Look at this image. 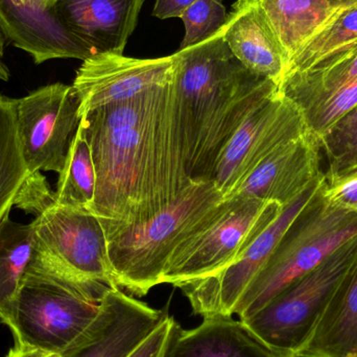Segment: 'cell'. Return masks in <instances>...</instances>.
Instances as JSON below:
<instances>
[{
  "instance_id": "35",
  "label": "cell",
  "mask_w": 357,
  "mask_h": 357,
  "mask_svg": "<svg viewBox=\"0 0 357 357\" xmlns=\"http://www.w3.org/2000/svg\"><path fill=\"white\" fill-rule=\"evenodd\" d=\"M333 1L340 8H346V10L357 6V0H333Z\"/></svg>"
},
{
  "instance_id": "20",
  "label": "cell",
  "mask_w": 357,
  "mask_h": 357,
  "mask_svg": "<svg viewBox=\"0 0 357 357\" xmlns=\"http://www.w3.org/2000/svg\"><path fill=\"white\" fill-rule=\"evenodd\" d=\"M298 357H357V264L331 298Z\"/></svg>"
},
{
  "instance_id": "24",
  "label": "cell",
  "mask_w": 357,
  "mask_h": 357,
  "mask_svg": "<svg viewBox=\"0 0 357 357\" xmlns=\"http://www.w3.org/2000/svg\"><path fill=\"white\" fill-rule=\"evenodd\" d=\"M356 45L357 6L342 12L289 61L282 82L287 77L310 71L321 63L343 54Z\"/></svg>"
},
{
  "instance_id": "28",
  "label": "cell",
  "mask_w": 357,
  "mask_h": 357,
  "mask_svg": "<svg viewBox=\"0 0 357 357\" xmlns=\"http://www.w3.org/2000/svg\"><path fill=\"white\" fill-rule=\"evenodd\" d=\"M319 199L357 215V160L323 174Z\"/></svg>"
},
{
  "instance_id": "3",
  "label": "cell",
  "mask_w": 357,
  "mask_h": 357,
  "mask_svg": "<svg viewBox=\"0 0 357 357\" xmlns=\"http://www.w3.org/2000/svg\"><path fill=\"white\" fill-rule=\"evenodd\" d=\"M109 289L31 260L3 324L15 344L64 354L91 326Z\"/></svg>"
},
{
  "instance_id": "11",
  "label": "cell",
  "mask_w": 357,
  "mask_h": 357,
  "mask_svg": "<svg viewBox=\"0 0 357 357\" xmlns=\"http://www.w3.org/2000/svg\"><path fill=\"white\" fill-rule=\"evenodd\" d=\"M320 181L283 208L278 218L257 237L238 261L215 276L181 287L195 314L203 318L234 314L239 300L264 270L285 235L318 201Z\"/></svg>"
},
{
  "instance_id": "2",
  "label": "cell",
  "mask_w": 357,
  "mask_h": 357,
  "mask_svg": "<svg viewBox=\"0 0 357 357\" xmlns=\"http://www.w3.org/2000/svg\"><path fill=\"white\" fill-rule=\"evenodd\" d=\"M175 56L176 102L187 173L211 182L220 153L257 105L278 90L248 70L218 31Z\"/></svg>"
},
{
  "instance_id": "7",
  "label": "cell",
  "mask_w": 357,
  "mask_h": 357,
  "mask_svg": "<svg viewBox=\"0 0 357 357\" xmlns=\"http://www.w3.org/2000/svg\"><path fill=\"white\" fill-rule=\"evenodd\" d=\"M356 264L357 236L243 322L273 349L298 357L331 298Z\"/></svg>"
},
{
  "instance_id": "37",
  "label": "cell",
  "mask_w": 357,
  "mask_h": 357,
  "mask_svg": "<svg viewBox=\"0 0 357 357\" xmlns=\"http://www.w3.org/2000/svg\"><path fill=\"white\" fill-rule=\"evenodd\" d=\"M37 1L41 2V3H43L44 6H54L56 0H37Z\"/></svg>"
},
{
  "instance_id": "27",
  "label": "cell",
  "mask_w": 357,
  "mask_h": 357,
  "mask_svg": "<svg viewBox=\"0 0 357 357\" xmlns=\"http://www.w3.org/2000/svg\"><path fill=\"white\" fill-rule=\"evenodd\" d=\"M357 105V79L333 93L303 109L310 131L319 142L324 138L333 125Z\"/></svg>"
},
{
  "instance_id": "5",
  "label": "cell",
  "mask_w": 357,
  "mask_h": 357,
  "mask_svg": "<svg viewBox=\"0 0 357 357\" xmlns=\"http://www.w3.org/2000/svg\"><path fill=\"white\" fill-rule=\"evenodd\" d=\"M357 236V215L318 197L285 235L264 270L248 287L234 314L247 320L283 289L318 268Z\"/></svg>"
},
{
  "instance_id": "30",
  "label": "cell",
  "mask_w": 357,
  "mask_h": 357,
  "mask_svg": "<svg viewBox=\"0 0 357 357\" xmlns=\"http://www.w3.org/2000/svg\"><path fill=\"white\" fill-rule=\"evenodd\" d=\"M56 201L54 191L50 188L45 177L37 173L31 174L25 180L15 199L14 205L26 213L37 215L44 208Z\"/></svg>"
},
{
  "instance_id": "32",
  "label": "cell",
  "mask_w": 357,
  "mask_h": 357,
  "mask_svg": "<svg viewBox=\"0 0 357 357\" xmlns=\"http://www.w3.org/2000/svg\"><path fill=\"white\" fill-rule=\"evenodd\" d=\"M197 0H156L153 15L156 18H181Z\"/></svg>"
},
{
  "instance_id": "12",
  "label": "cell",
  "mask_w": 357,
  "mask_h": 357,
  "mask_svg": "<svg viewBox=\"0 0 357 357\" xmlns=\"http://www.w3.org/2000/svg\"><path fill=\"white\" fill-rule=\"evenodd\" d=\"M175 56L137 59L123 54H100L83 61L73 87L79 113L114 106L173 83Z\"/></svg>"
},
{
  "instance_id": "14",
  "label": "cell",
  "mask_w": 357,
  "mask_h": 357,
  "mask_svg": "<svg viewBox=\"0 0 357 357\" xmlns=\"http://www.w3.org/2000/svg\"><path fill=\"white\" fill-rule=\"evenodd\" d=\"M322 152L308 129L279 146L229 197H256L287 207L322 178Z\"/></svg>"
},
{
  "instance_id": "31",
  "label": "cell",
  "mask_w": 357,
  "mask_h": 357,
  "mask_svg": "<svg viewBox=\"0 0 357 357\" xmlns=\"http://www.w3.org/2000/svg\"><path fill=\"white\" fill-rule=\"evenodd\" d=\"M173 320V317L169 316L130 357H161Z\"/></svg>"
},
{
  "instance_id": "21",
  "label": "cell",
  "mask_w": 357,
  "mask_h": 357,
  "mask_svg": "<svg viewBox=\"0 0 357 357\" xmlns=\"http://www.w3.org/2000/svg\"><path fill=\"white\" fill-rule=\"evenodd\" d=\"M357 79V45L314 68L287 77L278 91L301 110Z\"/></svg>"
},
{
  "instance_id": "18",
  "label": "cell",
  "mask_w": 357,
  "mask_h": 357,
  "mask_svg": "<svg viewBox=\"0 0 357 357\" xmlns=\"http://www.w3.org/2000/svg\"><path fill=\"white\" fill-rule=\"evenodd\" d=\"M222 31L231 52L248 70L280 86L287 62L258 0H236Z\"/></svg>"
},
{
  "instance_id": "33",
  "label": "cell",
  "mask_w": 357,
  "mask_h": 357,
  "mask_svg": "<svg viewBox=\"0 0 357 357\" xmlns=\"http://www.w3.org/2000/svg\"><path fill=\"white\" fill-rule=\"evenodd\" d=\"M6 357H61V354L15 344Z\"/></svg>"
},
{
  "instance_id": "8",
  "label": "cell",
  "mask_w": 357,
  "mask_h": 357,
  "mask_svg": "<svg viewBox=\"0 0 357 357\" xmlns=\"http://www.w3.org/2000/svg\"><path fill=\"white\" fill-rule=\"evenodd\" d=\"M31 225V260L73 278L117 287L104 228L90 210L54 201Z\"/></svg>"
},
{
  "instance_id": "16",
  "label": "cell",
  "mask_w": 357,
  "mask_h": 357,
  "mask_svg": "<svg viewBox=\"0 0 357 357\" xmlns=\"http://www.w3.org/2000/svg\"><path fill=\"white\" fill-rule=\"evenodd\" d=\"M146 0H56L65 26L94 54H123Z\"/></svg>"
},
{
  "instance_id": "13",
  "label": "cell",
  "mask_w": 357,
  "mask_h": 357,
  "mask_svg": "<svg viewBox=\"0 0 357 357\" xmlns=\"http://www.w3.org/2000/svg\"><path fill=\"white\" fill-rule=\"evenodd\" d=\"M169 317L110 287L91 326L61 357H130Z\"/></svg>"
},
{
  "instance_id": "34",
  "label": "cell",
  "mask_w": 357,
  "mask_h": 357,
  "mask_svg": "<svg viewBox=\"0 0 357 357\" xmlns=\"http://www.w3.org/2000/svg\"><path fill=\"white\" fill-rule=\"evenodd\" d=\"M6 41L3 33L0 31V79L4 82L8 81V79H10V70H8L6 63L3 62L4 43H6Z\"/></svg>"
},
{
  "instance_id": "6",
  "label": "cell",
  "mask_w": 357,
  "mask_h": 357,
  "mask_svg": "<svg viewBox=\"0 0 357 357\" xmlns=\"http://www.w3.org/2000/svg\"><path fill=\"white\" fill-rule=\"evenodd\" d=\"M284 207L256 197L225 199L215 220L178 245L162 283L181 289L220 274L238 261Z\"/></svg>"
},
{
  "instance_id": "15",
  "label": "cell",
  "mask_w": 357,
  "mask_h": 357,
  "mask_svg": "<svg viewBox=\"0 0 357 357\" xmlns=\"http://www.w3.org/2000/svg\"><path fill=\"white\" fill-rule=\"evenodd\" d=\"M0 31L8 43L31 54L36 64L96 56L65 26L54 6L37 0H0Z\"/></svg>"
},
{
  "instance_id": "23",
  "label": "cell",
  "mask_w": 357,
  "mask_h": 357,
  "mask_svg": "<svg viewBox=\"0 0 357 357\" xmlns=\"http://www.w3.org/2000/svg\"><path fill=\"white\" fill-rule=\"evenodd\" d=\"M29 176L19 142L14 100L0 96V220L10 211Z\"/></svg>"
},
{
  "instance_id": "25",
  "label": "cell",
  "mask_w": 357,
  "mask_h": 357,
  "mask_svg": "<svg viewBox=\"0 0 357 357\" xmlns=\"http://www.w3.org/2000/svg\"><path fill=\"white\" fill-rule=\"evenodd\" d=\"M96 172L89 142L79 127L56 183V203L89 210L94 201Z\"/></svg>"
},
{
  "instance_id": "22",
  "label": "cell",
  "mask_w": 357,
  "mask_h": 357,
  "mask_svg": "<svg viewBox=\"0 0 357 357\" xmlns=\"http://www.w3.org/2000/svg\"><path fill=\"white\" fill-rule=\"evenodd\" d=\"M33 256L31 225L0 220V322L3 323L18 294Z\"/></svg>"
},
{
  "instance_id": "4",
  "label": "cell",
  "mask_w": 357,
  "mask_h": 357,
  "mask_svg": "<svg viewBox=\"0 0 357 357\" xmlns=\"http://www.w3.org/2000/svg\"><path fill=\"white\" fill-rule=\"evenodd\" d=\"M225 199L213 183L192 181L171 206L108 243L115 284L144 297L162 283L178 245L215 220Z\"/></svg>"
},
{
  "instance_id": "19",
  "label": "cell",
  "mask_w": 357,
  "mask_h": 357,
  "mask_svg": "<svg viewBox=\"0 0 357 357\" xmlns=\"http://www.w3.org/2000/svg\"><path fill=\"white\" fill-rule=\"evenodd\" d=\"M258 2L282 50L287 67L302 48L346 10L337 6L333 0H258Z\"/></svg>"
},
{
  "instance_id": "17",
  "label": "cell",
  "mask_w": 357,
  "mask_h": 357,
  "mask_svg": "<svg viewBox=\"0 0 357 357\" xmlns=\"http://www.w3.org/2000/svg\"><path fill=\"white\" fill-rule=\"evenodd\" d=\"M161 357H294L273 349L243 321L232 317L204 318L197 328L185 331L176 322Z\"/></svg>"
},
{
  "instance_id": "29",
  "label": "cell",
  "mask_w": 357,
  "mask_h": 357,
  "mask_svg": "<svg viewBox=\"0 0 357 357\" xmlns=\"http://www.w3.org/2000/svg\"><path fill=\"white\" fill-rule=\"evenodd\" d=\"M321 148L328 157L329 169L340 167L357 149V105L344 115L321 140Z\"/></svg>"
},
{
  "instance_id": "9",
  "label": "cell",
  "mask_w": 357,
  "mask_h": 357,
  "mask_svg": "<svg viewBox=\"0 0 357 357\" xmlns=\"http://www.w3.org/2000/svg\"><path fill=\"white\" fill-rule=\"evenodd\" d=\"M308 129L301 109L277 90L233 134L218 157L211 182L228 199L279 146Z\"/></svg>"
},
{
  "instance_id": "26",
  "label": "cell",
  "mask_w": 357,
  "mask_h": 357,
  "mask_svg": "<svg viewBox=\"0 0 357 357\" xmlns=\"http://www.w3.org/2000/svg\"><path fill=\"white\" fill-rule=\"evenodd\" d=\"M229 14L222 0H197L181 17L185 35L178 50L207 41L226 24Z\"/></svg>"
},
{
  "instance_id": "10",
  "label": "cell",
  "mask_w": 357,
  "mask_h": 357,
  "mask_svg": "<svg viewBox=\"0 0 357 357\" xmlns=\"http://www.w3.org/2000/svg\"><path fill=\"white\" fill-rule=\"evenodd\" d=\"M21 152L29 175L60 174L81 125L79 96L73 85L44 86L14 100Z\"/></svg>"
},
{
  "instance_id": "1",
  "label": "cell",
  "mask_w": 357,
  "mask_h": 357,
  "mask_svg": "<svg viewBox=\"0 0 357 357\" xmlns=\"http://www.w3.org/2000/svg\"><path fill=\"white\" fill-rule=\"evenodd\" d=\"M79 127L96 172L89 210L108 243L160 213L192 183L174 82L129 102L83 113Z\"/></svg>"
},
{
  "instance_id": "36",
  "label": "cell",
  "mask_w": 357,
  "mask_h": 357,
  "mask_svg": "<svg viewBox=\"0 0 357 357\" xmlns=\"http://www.w3.org/2000/svg\"><path fill=\"white\" fill-rule=\"evenodd\" d=\"M357 160V149L356 151H354V152L351 153V154L349 155V156L347 157V158L345 159V161H344L343 163H342L340 167H343V165H349V163L354 162V161ZM337 167H335V169H337Z\"/></svg>"
}]
</instances>
